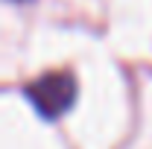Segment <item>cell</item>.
I'll return each instance as SVG.
<instances>
[{"label": "cell", "instance_id": "obj_1", "mask_svg": "<svg viewBox=\"0 0 152 149\" xmlns=\"http://www.w3.org/2000/svg\"><path fill=\"white\" fill-rule=\"evenodd\" d=\"M26 99L32 102L41 117L47 120H56L73 105L76 99V79L64 70H56V73H44L38 76L35 82L26 88Z\"/></svg>", "mask_w": 152, "mask_h": 149}]
</instances>
